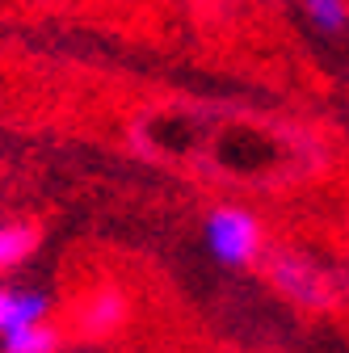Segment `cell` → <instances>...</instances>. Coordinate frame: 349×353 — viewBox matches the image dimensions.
Wrapping results in <instances>:
<instances>
[{
    "label": "cell",
    "instance_id": "cell-1",
    "mask_svg": "<svg viewBox=\"0 0 349 353\" xmlns=\"http://www.w3.org/2000/svg\"><path fill=\"white\" fill-rule=\"evenodd\" d=\"M261 261H266V282L290 307H299V312H328L332 307L337 286L312 252H303L295 244H270L261 252Z\"/></svg>",
    "mask_w": 349,
    "mask_h": 353
},
{
    "label": "cell",
    "instance_id": "cell-2",
    "mask_svg": "<svg viewBox=\"0 0 349 353\" xmlns=\"http://www.w3.org/2000/svg\"><path fill=\"white\" fill-rule=\"evenodd\" d=\"M206 248L223 270H248L266 252V228L261 219L244 206H215L202 223Z\"/></svg>",
    "mask_w": 349,
    "mask_h": 353
},
{
    "label": "cell",
    "instance_id": "cell-3",
    "mask_svg": "<svg viewBox=\"0 0 349 353\" xmlns=\"http://www.w3.org/2000/svg\"><path fill=\"white\" fill-rule=\"evenodd\" d=\"M130 324V299L118 286H97L76 312V328L84 341H110Z\"/></svg>",
    "mask_w": 349,
    "mask_h": 353
},
{
    "label": "cell",
    "instance_id": "cell-4",
    "mask_svg": "<svg viewBox=\"0 0 349 353\" xmlns=\"http://www.w3.org/2000/svg\"><path fill=\"white\" fill-rule=\"evenodd\" d=\"M51 320V294L38 286H21V282H5L0 286V336L17 332L26 324Z\"/></svg>",
    "mask_w": 349,
    "mask_h": 353
},
{
    "label": "cell",
    "instance_id": "cell-5",
    "mask_svg": "<svg viewBox=\"0 0 349 353\" xmlns=\"http://www.w3.org/2000/svg\"><path fill=\"white\" fill-rule=\"evenodd\" d=\"M38 244H42V228L34 219H9V223H0V274H17L38 252Z\"/></svg>",
    "mask_w": 349,
    "mask_h": 353
},
{
    "label": "cell",
    "instance_id": "cell-6",
    "mask_svg": "<svg viewBox=\"0 0 349 353\" xmlns=\"http://www.w3.org/2000/svg\"><path fill=\"white\" fill-rule=\"evenodd\" d=\"M59 345H63V332L51 320H38V324H26L17 332L0 336V349H5V353H51Z\"/></svg>",
    "mask_w": 349,
    "mask_h": 353
},
{
    "label": "cell",
    "instance_id": "cell-7",
    "mask_svg": "<svg viewBox=\"0 0 349 353\" xmlns=\"http://www.w3.org/2000/svg\"><path fill=\"white\" fill-rule=\"evenodd\" d=\"M299 5L320 34H341L349 26V0H299Z\"/></svg>",
    "mask_w": 349,
    "mask_h": 353
}]
</instances>
